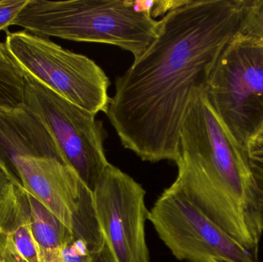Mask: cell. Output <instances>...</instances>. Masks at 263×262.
<instances>
[{
	"instance_id": "obj_15",
	"label": "cell",
	"mask_w": 263,
	"mask_h": 262,
	"mask_svg": "<svg viewBox=\"0 0 263 262\" xmlns=\"http://www.w3.org/2000/svg\"><path fill=\"white\" fill-rule=\"evenodd\" d=\"M28 0H0V32L6 31L13 25L20 11Z\"/></svg>"
},
{
	"instance_id": "obj_3",
	"label": "cell",
	"mask_w": 263,
	"mask_h": 262,
	"mask_svg": "<svg viewBox=\"0 0 263 262\" xmlns=\"http://www.w3.org/2000/svg\"><path fill=\"white\" fill-rule=\"evenodd\" d=\"M12 26L46 38L112 45L136 59L157 37L160 21L130 0H28Z\"/></svg>"
},
{
	"instance_id": "obj_16",
	"label": "cell",
	"mask_w": 263,
	"mask_h": 262,
	"mask_svg": "<svg viewBox=\"0 0 263 262\" xmlns=\"http://www.w3.org/2000/svg\"><path fill=\"white\" fill-rule=\"evenodd\" d=\"M18 182L0 165V211L15 197Z\"/></svg>"
},
{
	"instance_id": "obj_6",
	"label": "cell",
	"mask_w": 263,
	"mask_h": 262,
	"mask_svg": "<svg viewBox=\"0 0 263 262\" xmlns=\"http://www.w3.org/2000/svg\"><path fill=\"white\" fill-rule=\"evenodd\" d=\"M24 75L25 105L47 126L65 163L93 192L109 165L104 150L107 132L103 123L95 114L71 103L29 74Z\"/></svg>"
},
{
	"instance_id": "obj_17",
	"label": "cell",
	"mask_w": 263,
	"mask_h": 262,
	"mask_svg": "<svg viewBox=\"0 0 263 262\" xmlns=\"http://www.w3.org/2000/svg\"><path fill=\"white\" fill-rule=\"evenodd\" d=\"M91 262H116L111 254L110 251L108 249L107 246L105 243L103 246L94 251L92 253V258Z\"/></svg>"
},
{
	"instance_id": "obj_13",
	"label": "cell",
	"mask_w": 263,
	"mask_h": 262,
	"mask_svg": "<svg viewBox=\"0 0 263 262\" xmlns=\"http://www.w3.org/2000/svg\"><path fill=\"white\" fill-rule=\"evenodd\" d=\"M247 153L263 210V133L250 143Z\"/></svg>"
},
{
	"instance_id": "obj_8",
	"label": "cell",
	"mask_w": 263,
	"mask_h": 262,
	"mask_svg": "<svg viewBox=\"0 0 263 262\" xmlns=\"http://www.w3.org/2000/svg\"><path fill=\"white\" fill-rule=\"evenodd\" d=\"M96 218L116 262H150L145 238V191L109 163L92 192Z\"/></svg>"
},
{
	"instance_id": "obj_2",
	"label": "cell",
	"mask_w": 263,
	"mask_h": 262,
	"mask_svg": "<svg viewBox=\"0 0 263 262\" xmlns=\"http://www.w3.org/2000/svg\"><path fill=\"white\" fill-rule=\"evenodd\" d=\"M176 163L172 186L241 245L259 249L263 210L248 153L224 129L204 89L196 91L190 103Z\"/></svg>"
},
{
	"instance_id": "obj_14",
	"label": "cell",
	"mask_w": 263,
	"mask_h": 262,
	"mask_svg": "<svg viewBox=\"0 0 263 262\" xmlns=\"http://www.w3.org/2000/svg\"><path fill=\"white\" fill-rule=\"evenodd\" d=\"M92 251L87 241L75 236L61 252V262H91Z\"/></svg>"
},
{
	"instance_id": "obj_1",
	"label": "cell",
	"mask_w": 263,
	"mask_h": 262,
	"mask_svg": "<svg viewBox=\"0 0 263 262\" xmlns=\"http://www.w3.org/2000/svg\"><path fill=\"white\" fill-rule=\"evenodd\" d=\"M242 3L183 0L159 20L157 37L116 78L106 112L125 149L142 161H177L190 103L239 32Z\"/></svg>"
},
{
	"instance_id": "obj_18",
	"label": "cell",
	"mask_w": 263,
	"mask_h": 262,
	"mask_svg": "<svg viewBox=\"0 0 263 262\" xmlns=\"http://www.w3.org/2000/svg\"><path fill=\"white\" fill-rule=\"evenodd\" d=\"M12 262H26V261H22V260H20V261H12Z\"/></svg>"
},
{
	"instance_id": "obj_9",
	"label": "cell",
	"mask_w": 263,
	"mask_h": 262,
	"mask_svg": "<svg viewBox=\"0 0 263 262\" xmlns=\"http://www.w3.org/2000/svg\"><path fill=\"white\" fill-rule=\"evenodd\" d=\"M22 157H49L65 163L53 136L35 112L26 105L0 109V165L12 176Z\"/></svg>"
},
{
	"instance_id": "obj_4",
	"label": "cell",
	"mask_w": 263,
	"mask_h": 262,
	"mask_svg": "<svg viewBox=\"0 0 263 262\" xmlns=\"http://www.w3.org/2000/svg\"><path fill=\"white\" fill-rule=\"evenodd\" d=\"M233 141L247 152L263 133V47L238 32L224 48L204 88Z\"/></svg>"
},
{
	"instance_id": "obj_11",
	"label": "cell",
	"mask_w": 263,
	"mask_h": 262,
	"mask_svg": "<svg viewBox=\"0 0 263 262\" xmlns=\"http://www.w3.org/2000/svg\"><path fill=\"white\" fill-rule=\"evenodd\" d=\"M25 75L5 43L0 41V109L25 105Z\"/></svg>"
},
{
	"instance_id": "obj_10",
	"label": "cell",
	"mask_w": 263,
	"mask_h": 262,
	"mask_svg": "<svg viewBox=\"0 0 263 262\" xmlns=\"http://www.w3.org/2000/svg\"><path fill=\"white\" fill-rule=\"evenodd\" d=\"M29 225L42 262H61V252L75 238L73 232L46 206L23 188Z\"/></svg>"
},
{
	"instance_id": "obj_7",
	"label": "cell",
	"mask_w": 263,
	"mask_h": 262,
	"mask_svg": "<svg viewBox=\"0 0 263 262\" xmlns=\"http://www.w3.org/2000/svg\"><path fill=\"white\" fill-rule=\"evenodd\" d=\"M148 220L179 261L260 262L259 251L241 245L172 185L156 200Z\"/></svg>"
},
{
	"instance_id": "obj_12",
	"label": "cell",
	"mask_w": 263,
	"mask_h": 262,
	"mask_svg": "<svg viewBox=\"0 0 263 262\" xmlns=\"http://www.w3.org/2000/svg\"><path fill=\"white\" fill-rule=\"evenodd\" d=\"M238 32L263 47V0H243Z\"/></svg>"
},
{
	"instance_id": "obj_5",
	"label": "cell",
	"mask_w": 263,
	"mask_h": 262,
	"mask_svg": "<svg viewBox=\"0 0 263 262\" xmlns=\"http://www.w3.org/2000/svg\"><path fill=\"white\" fill-rule=\"evenodd\" d=\"M5 43L23 72L95 115L107 112L110 80L93 60L25 30L8 32Z\"/></svg>"
}]
</instances>
